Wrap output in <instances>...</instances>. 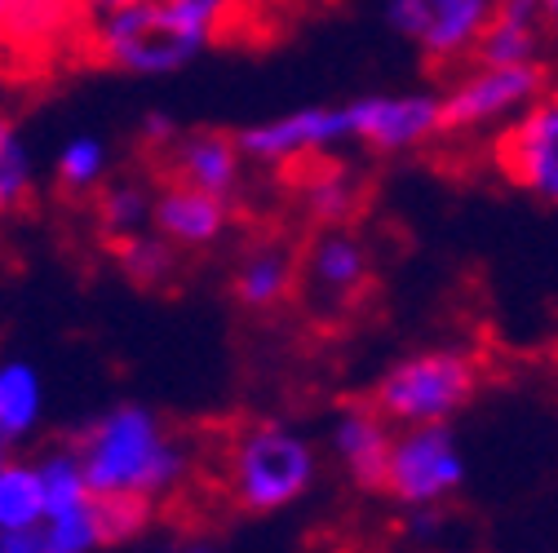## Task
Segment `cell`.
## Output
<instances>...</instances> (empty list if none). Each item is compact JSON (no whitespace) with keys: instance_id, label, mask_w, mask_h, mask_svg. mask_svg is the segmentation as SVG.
<instances>
[{"instance_id":"6da1fadb","label":"cell","mask_w":558,"mask_h":553,"mask_svg":"<svg viewBox=\"0 0 558 553\" xmlns=\"http://www.w3.org/2000/svg\"><path fill=\"white\" fill-rule=\"evenodd\" d=\"M94 496H173L195 469L191 447L143 403H116L72 439Z\"/></svg>"},{"instance_id":"7a4b0ae2","label":"cell","mask_w":558,"mask_h":553,"mask_svg":"<svg viewBox=\"0 0 558 553\" xmlns=\"http://www.w3.org/2000/svg\"><path fill=\"white\" fill-rule=\"evenodd\" d=\"M227 496L240 514H279L298 505L319 478V452L311 439L279 421H253L235 430L222 456Z\"/></svg>"},{"instance_id":"3957f363","label":"cell","mask_w":558,"mask_h":553,"mask_svg":"<svg viewBox=\"0 0 558 553\" xmlns=\"http://www.w3.org/2000/svg\"><path fill=\"white\" fill-rule=\"evenodd\" d=\"M478 381H483L478 359L448 345V351H422V355H408L395 368H386L368 398L399 430V426L452 421L478 394Z\"/></svg>"},{"instance_id":"277c9868","label":"cell","mask_w":558,"mask_h":553,"mask_svg":"<svg viewBox=\"0 0 558 553\" xmlns=\"http://www.w3.org/2000/svg\"><path fill=\"white\" fill-rule=\"evenodd\" d=\"M89 53L129 76H173L204 49L173 23L165 0H143V5L89 19Z\"/></svg>"},{"instance_id":"5b68a950","label":"cell","mask_w":558,"mask_h":553,"mask_svg":"<svg viewBox=\"0 0 558 553\" xmlns=\"http://www.w3.org/2000/svg\"><path fill=\"white\" fill-rule=\"evenodd\" d=\"M465 482V452L448 421L399 426L386 465V496L395 505H448Z\"/></svg>"},{"instance_id":"8992f818","label":"cell","mask_w":558,"mask_h":553,"mask_svg":"<svg viewBox=\"0 0 558 553\" xmlns=\"http://www.w3.org/2000/svg\"><path fill=\"white\" fill-rule=\"evenodd\" d=\"M549 89V66L536 62H470V72L444 94V133H478L487 124H510Z\"/></svg>"},{"instance_id":"52a82bcc","label":"cell","mask_w":558,"mask_h":553,"mask_svg":"<svg viewBox=\"0 0 558 553\" xmlns=\"http://www.w3.org/2000/svg\"><path fill=\"white\" fill-rule=\"evenodd\" d=\"M40 482H45V518H40V549L45 553H89L102 549L98 527V496L81 469V456L72 443L49 447L36 456Z\"/></svg>"},{"instance_id":"ba28073f","label":"cell","mask_w":558,"mask_h":553,"mask_svg":"<svg viewBox=\"0 0 558 553\" xmlns=\"http://www.w3.org/2000/svg\"><path fill=\"white\" fill-rule=\"evenodd\" d=\"M235 143L248 164L262 169H293L302 160L328 156L351 137V107H302L279 120H262L235 133Z\"/></svg>"},{"instance_id":"9c48e42d","label":"cell","mask_w":558,"mask_h":553,"mask_svg":"<svg viewBox=\"0 0 558 553\" xmlns=\"http://www.w3.org/2000/svg\"><path fill=\"white\" fill-rule=\"evenodd\" d=\"M497 169L541 204H558V89L549 85L497 137Z\"/></svg>"},{"instance_id":"30bf717a","label":"cell","mask_w":558,"mask_h":553,"mask_svg":"<svg viewBox=\"0 0 558 553\" xmlns=\"http://www.w3.org/2000/svg\"><path fill=\"white\" fill-rule=\"evenodd\" d=\"M345 107H351V137L377 156L416 151L444 133V94H373Z\"/></svg>"},{"instance_id":"8fae6325","label":"cell","mask_w":558,"mask_h":553,"mask_svg":"<svg viewBox=\"0 0 558 553\" xmlns=\"http://www.w3.org/2000/svg\"><path fill=\"white\" fill-rule=\"evenodd\" d=\"M373 280V261L368 244L345 231V226H319L298 257V288H306L315 302L345 310Z\"/></svg>"},{"instance_id":"7c38bea8","label":"cell","mask_w":558,"mask_h":553,"mask_svg":"<svg viewBox=\"0 0 558 553\" xmlns=\"http://www.w3.org/2000/svg\"><path fill=\"white\" fill-rule=\"evenodd\" d=\"M231 204H235V199H222V195H214V191H199V186H191V182H173V177H169V182L156 191L151 226H156L169 244H178L182 253H204V248H214V244L227 239L231 218H235Z\"/></svg>"},{"instance_id":"4fadbf2b","label":"cell","mask_w":558,"mask_h":553,"mask_svg":"<svg viewBox=\"0 0 558 553\" xmlns=\"http://www.w3.org/2000/svg\"><path fill=\"white\" fill-rule=\"evenodd\" d=\"M165 156V177L173 182H191L199 191H214L222 199H235L244 186V151L235 143V133H218V128H199V133H173L160 147Z\"/></svg>"},{"instance_id":"5bb4252c","label":"cell","mask_w":558,"mask_h":553,"mask_svg":"<svg viewBox=\"0 0 558 553\" xmlns=\"http://www.w3.org/2000/svg\"><path fill=\"white\" fill-rule=\"evenodd\" d=\"M337 465L351 474L360 492H386V465H390V443L395 426L373 407V398H355L337 411V421L328 430Z\"/></svg>"},{"instance_id":"9a60e30c","label":"cell","mask_w":558,"mask_h":553,"mask_svg":"<svg viewBox=\"0 0 558 553\" xmlns=\"http://www.w3.org/2000/svg\"><path fill=\"white\" fill-rule=\"evenodd\" d=\"M45 518V482L36 460L0 465V553H45L40 549Z\"/></svg>"},{"instance_id":"2e32d148","label":"cell","mask_w":558,"mask_h":553,"mask_svg":"<svg viewBox=\"0 0 558 553\" xmlns=\"http://www.w3.org/2000/svg\"><path fill=\"white\" fill-rule=\"evenodd\" d=\"M426 5L430 19L416 49L426 53L430 66H465L478 36L497 14V0H426Z\"/></svg>"},{"instance_id":"e0dca14e","label":"cell","mask_w":558,"mask_h":553,"mask_svg":"<svg viewBox=\"0 0 558 553\" xmlns=\"http://www.w3.org/2000/svg\"><path fill=\"white\" fill-rule=\"evenodd\" d=\"M231 293L244 310L253 315H270L284 302H293L298 293V257L284 244H257L240 257L235 274H231Z\"/></svg>"},{"instance_id":"ac0fdd59","label":"cell","mask_w":558,"mask_h":553,"mask_svg":"<svg viewBox=\"0 0 558 553\" xmlns=\"http://www.w3.org/2000/svg\"><path fill=\"white\" fill-rule=\"evenodd\" d=\"M293 169H306V177H298V195H302V213L311 218V226H345L360 218V204H364V182L337 164V160H302Z\"/></svg>"},{"instance_id":"d6986e66","label":"cell","mask_w":558,"mask_h":553,"mask_svg":"<svg viewBox=\"0 0 558 553\" xmlns=\"http://www.w3.org/2000/svg\"><path fill=\"white\" fill-rule=\"evenodd\" d=\"M107 248H111L116 270L124 274L129 284H137V288H173L178 274H182V248L169 244L156 226L120 235V239H107Z\"/></svg>"},{"instance_id":"ffe728a7","label":"cell","mask_w":558,"mask_h":553,"mask_svg":"<svg viewBox=\"0 0 558 553\" xmlns=\"http://www.w3.org/2000/svg\"><path fill=\"white\" fill-rule=\"evenodd\" d=\"M45 417V381L27 359H0V439L27 443Z\"/></svg>"},{"instance_id":"44dd1931","label":"cell","mask_w":558,"mask_h":553,"mask_svg":"<svg viewBox=\"0 0 558 553\" xmlns=\"http://www.w3.org/2000/svg\"><path fill=\"white\" fill-rule=\"evenodd\" d=\"M81 19H89L85 0H10L5 14H0V32L23 45H40L66 36Z\"/></svg>"},{"instance_id":"7402d4cb","label":"cell","mask_w":558,"mask_h":553,"mask_svg":"<svg viewBox=\"0 0 558 553\" xmlns=\"http://www.w3.org/2000/svg\"><path fill=\"white\" fill-rule=\"evenodd\" d=\"M151 204H156V191L147 182H133V177L111 182L107 177L94 191V213H98L102 239H120V235H133V231H147L151 226Z\"/></svg>"},{"instance_id":"603a6c76","label":"cell","mask_w":558,"mask_h":553,"mask_svg":"<svg viewBox=\"0 0 558 553\" xmlns=\"http://www.w3.org/2000/svg\"><path fill=\"white\" fill-rule=\"evenodd\" d=\"M111 173V156H107V143L94 133H76L66 137L58 160H53V182L62 195H94Z\"/></svg>"},{"instance_id":"cb8c5ba5","label":"cell","mask_w":558,"mask_h":553,"mask_svg":"<svg viewBox=\"0 0 558 553\" xmlns=\"http://www.w3.org/2000/svg\"><path fill=\"white\" fill-rule=\"evenodd\" d=\"M36 191V164L23 133L10 115H0V218H14Z\"/></svg>"},{"instance_id":"d4e9b609","label":"cell","mask_w":558,"mask_h":553,"mask_svg":"<svg viewBox=\"0 0 558 553\" xmlns=\"http://www.w3.org/2000/svg\"><path fill=\"white\" fill-rule=\"evenodd\" d=\"M156 514V501L143 496H98V527H102V549L107 544H129L147 531Z\"/></svg>"},{"instance_id":"484cf974","label":"cell","mask_w":558,"mask_h":553,"mask_svg":"<svg viewBox=\"0 0 558 553\" xmlns=\"http://www.w3.org/2000/svg\"><path fill=\"white\" fill-rule=\"evenodd\" d=\"M426 19H430L426 0H386V23H390V32L403 36V40H412V45L422 40Z\"/></svg>"},{"instance_id":"4316f807","label":"cell","mask_w":558,"mask_h":553,"mask_svg":"<svg viewBox=\"0 0 558 553\" xmlns=\"http://www.w3.org/2000/svg\"><path fill=\"white\" fill-rule=\"evenodd\" d=\"M403 531L416 536V540H430L444 523H448V509L444 505H403Z\"/></svg>"},{"instance_id":"83f0119b","label":"cell","mask_w":558,"mask_h":553,"mask_svg":"<svg viewBox=\"0 0 558 553\" xmlns=\"http://www.w3.org/2000/svg\"><path fill=\"white\" fill-rule=\"evenodd\" d=\"M137 133H143V143H147V147H156V151H160V147L169 143V137L178 133V124H173L169 115H160V111H151V115L143 120V128H137Z\"/></svg>"},{"instance_id":"f1b7e54d","label":"cell","mask_w":558,"mask_h":553,"mask_svg":"<svg viewBox=\"0 0 558 553\" xmlns=\"http://www.w3.org/2000/svg\"><path fill=\"white\" fill-rule=\"evenodd\" d=\"M129 5H143V0H85L89 19H102V14H116V10H129Z\"/></svg>"},{"instance_id":"f546056e","label":"cell","mask_w":558,"mask_h":553,"mask_svg":"<svg viewBox=\"0 0 558 553\" xmlns=\"http://www.w3.org/2000/svg\"><path fill=\"white\" fill-rule=\"evenodd\" d=\"M5 460H10V443H5V439H0V465H5Z\"/></svg>"},{"instance_id":"4dcf8cb0","label":"cell","mask_w":558,"mask_h":553,"mask_svg":"<svg viewBox=\"0 0 558 553\" xmlns=\"http://www.w3.org/2000/svg\"><path fill=\"white\" fill-rule=\"evenodd\" d=\"M549 19H554V23H558V0H549Z\"/></svg>"},{"instance_id":"1f68e13d","label":"cell","mask_w":558,"mask_h":553,"mask_svg":"<svg viewBox=\"0 0 558 553\" xmlns=\"http://www.w3.org/2000/svg\"><path fill=\"white\" fill-rule=\"evenodd\" d=\"M5 5H10V0H0V14H5Z\"/></svg>"}]
</instances>
